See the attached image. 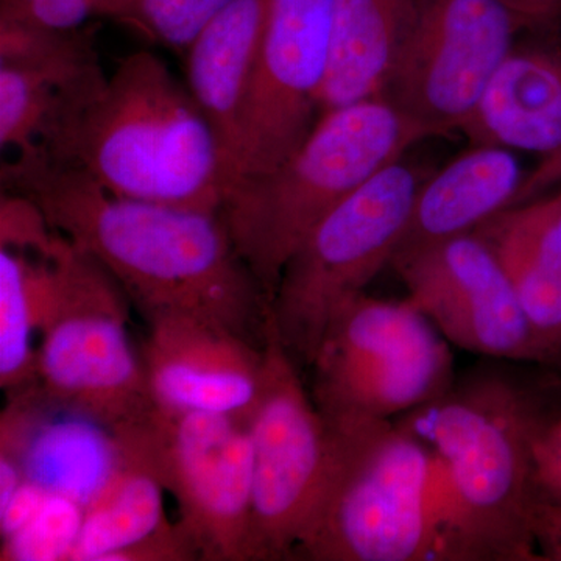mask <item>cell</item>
I'll return each mask as SVG.
<instances>
[{"label": "cell", "instance_id": "obj_1", "mask_svg": "<svg viewBox=\"0 0 561 561\" xmlns=\"http://www.w3.org/2000/svg\"><path fill=\"white\" fill-rule=\"evenodd\" d=\"M0 181L101 262L146 321L194 317L264 345L271 300L220 213L111 194L41 149L3 162Z\"/></svg>", "mask_w": 561, "mask_h": 561}, {"label": "cell", "instance_id": "obj_2", "mask_svg": "<svg viewBox=\"0 0 561 561\" xmlns=\"http://www.w3.org/2000/svg\"><path fill=\"white\" fill-rule=\"evenodd\" d=\"M39 149L135 201L220 213L230 184L219 139L186 81L150 50L122 58L98 90L65 95Z\"/></svg>", "mask_w": 561, "mask_h": 561}, {"label": "cell", "instance_id": "obj_3", "mask_svg": "<svg viewBox=\"0 0 561 561\" xmlns=\"http://www.w3.org/2000/svg\"><path fill=\"white\" fill-rule=\"evenodd\" d=\"M548 413L507 371L482 370L400 416L435 454L445 490L442 560L537 557L534 445Z\"/></svg>", "mask_w": 561, "mask_h": 561}, {"label": "cell", "instance_id": "obj_4", "mask_svg": "<svg viewBox=\"0 0 561 561\" xmlns=\"http://www.w3.org/2000/svg\"><path fill=\"white\" fill-rule=\"evenodd\" d=\"M426 138L386 98L370 99L321 114L311 135L280 164L232 181L220 216L268 300L309 232Z\"/></svg>", "mask_w": 561, "mask_h": 561}, {"label": "cell", "instance_id": "obj_5", "mask_svg": "<svg viewBox=\"0 0 561 561\" xmlns=\"http://www.w3.org/2000/svg\"><path fill=\"white\" fill-rule=\"evenodd\" d=\"M332 435L327 490L295 559L442 560L445 497L430 446L398 420Z\"/></svg>", "mask_w": 561, "mask_h": 561}, {"label": "cell", "instance_id": "obj_6", "mask_svg": "<svg viewBox=\"0 0 561 561\" xmlns=\"http://www.w3.org/2000/svg\"><path fill=\"white\" fill-rule=\"evenodd\" d=\"M130 306L101 262L57 231L41 276L36 387L114 432L157 409L128 332Z\"/></svg>", "mask_w": 561, "mask_h": 561}, {"label": "cell", "instance_id": "obj_7", "mask_svg": "<svg viewBox=\"0 0 561 561\" xmlns=\"http://www.w3.org/2000/svg\"><path fill=\"white\" fill-rule=\"evenodd\" d=\"M312 398L332 430L393 421L456 381L449 342L405 298L365 294L330 321L311 367Z\"/></svg>", "mask_w": 561, "mask_h": 561}, {"label": "cell", "instance_id": "obj_8", "mask_svg": "<svg viewBox=\"0 0 561 561\" xmlns=\"http://www.w3.org/2000/svg\"><path fill=\"white\" fill-rule=\"evenodd\" d=\"M424 176L408 157L391 162L332 209L291 254L271 313L297 365L311 367L332 317L390 265Z\"/></svg>", "mask_w": 561, "mask_h": 561}, {"label": "cell", "instance_id": "obj_9", "mask_svg": "<svg viewBox=\"0 0 561 561\" xmlns=\"http://www.w3.org/2000/svg\"><path fill=\"white\" fill-rule=\"evenodd\" d=\"M124 456L171 493L198 559L254 561L249 423L201 412L153 413L116 432Z\"/></svg>", "mask_w": 561, "mask_h": 561}, {"label": "cell", "instance_id": "obj_10", "mask_svg": "<svg viewBox=\"0 0 561 561\" xmlns=\"http://www.w3.org/2000/svg\"><path fill=\"white\" fill-rule=\"evenodd\" d=\"M254 561L294 560L327 490L334 435L268 313L264 381L249 420Z\"/></svg>", "mask_w": 561, "mask_h": 561}, {"label": "cell", "instance_id": "obj_11", "mask_svg": "<svg viewBox=\"0 0 561 561\" xmlns=\"http://www.w3.org/2000/svg\"><path fill=\"white\" fill-rule=\"evenodd\" d=\"M523 31L497 0H423L383 98L430 138L460 131Z\"/></svg>", "mask_w": 561, "mask_h": 561}, {"label": "cell", "instance_id": "obj_12", "mask_svg": "<svg viewBox=\"0 0 561 561\" xmlns=\"http://www.w3.org/2000/svg\"><path fill=\"white\" fill-rule=\"evenodd\" d=\"M332 7L334 0H265L234 181L276 168L320 121Z\"/></svg>", "mask_w": 561, "mask_h": 561}, {"label": "cell", "instance_id": "obj_13", "mask_svg": "<svg viewBox=\"0 0 561 561\" xmlns=\"http://www.w3.org/2000/svg\"><path fill=\"white\" fill-rule=\"evenodd\" d=\"M390 267L408 289V300L453 345L493 359L556 360L479 232L394 256Z\"/></svg>", "mask_w": 561, "mask_h": 561}, {"label": "cell", "instance_id": "obj_14", "mask_svg": "<svg viewBox=\"0 0 561 561\" xmlns=\"http://www.w3.org/2000/svg\"><path fill=\"white\" fill-rule=\"evenodd\" d=\"M147 324L140 359L157 408L249 423L264 381V345L194 317Z\"/></svg>", "mask_w": 561, "mask_h": 561}, {"label": "cell", "instance_id": "obj_15", "mask_svg": "<svg viewBox=\"0 0 561 561\" xmlns=\"http://www.w3.org/2000/svg\"><path fill=\"white\" fill-rule=\"evenodd\" d=\"M9 398L0 453L14 457L28 481L87 507L124 463L116 432L44 397L36 383Z\"/></svg>", "mask_w": 561, "mask_h": 561}, {"label": "cell", "instance_id": "obj_16", "mask_svg": "<svg viewBox=\"0 0 561 561\" xmlns=\"http://www.w3.org/2000/svg\"><path fill=\"white\" fill-rule=\"evenodd\" d=\"M460 133L471 144L545 154L561 165V39L518 41Z\"/></svg>", "mask_w": 561, "mask_h": 561}, {"label": "cell", "instance_id": "obj_17", "mask_svg": "<svg viewBox=\"0 0 561 561\" xmlns=\"http://www.w3.org/2000/svg\"><path fill=\"white\" fill-rule=\"evenodd\" d=\"M524 186L526 179L515 151L472 144L421 181L393 257L478 231L522 201Z\"/></svg>", "mask_w": 561, "mask_h": 561}, {"label": "cell", "instance_id": "obj_18", "mask_svg": "<svg viewBox=\"0 0 561 561\" xmlns=\"http://www.w3.org/2000/svg\"><path fill=\"white\" fill-rule=\"evenodd\" d=\"M264 13L265 0H232L203 27L183 55L187 88L219 139L230 184L238 175L242 114Z\"/></svg>", "mask_w": 561, "mask_h": 561}, {"label": "cell", "instance_id": "obj_19", "mask_svg": "<svg viewBox=\"0 0 561 561\" xmlns=\"http://www.w3.org/2000/svg\"><path fill=\"white\" fill-rule=\"evenodd\" d=\"M500 257L535 334L561 359V181L519 202L478 231Z\"/></svg>", "mask_w": 561, "mask_h": 561}, {"label": "cell", "instance_id": "obj_20", "mask_svg": "<svg viewBox=\"0 0 561 561\" xmlns=\"http://www.w3.org/2000/svg\"><path fill=\"white\" fill-rule=\"evenodd\" d=\"M423 0H334L321 114L383 98Z\"/></svg>", "mask_w": 561, "mask_h": 561}, {"label": "cell", "instance_id": "obj_21", "mask_svg": "<svg viewBox=\"0 0 561 561\" xmlns=\"http://www.w3.org/2000/svg\"><path fill=\"white\" fill-rule=\"evenodd\" d=\"M160 481L124 456L116 474L84 507L80 537L70 561H111L169 523Z\"/></svg>", "mask_w": 561, "mask_h": 561}, {"label": "cell", "instance_id": "obj_22", "mask_svg": "<svg viewBox=\"0 0 561 561\" xmlns=\"http://www.w3.org/2000/svg\"><path fill=\"white\" fill-rule=\"evenodd\" d=\"M0 65L32 70L65 95L83 94L108 79L98 50V27L57 28L0 9Z\"/></svg>", "mask_w": 561, "mask_h": 561}, {"label": "cell", "instance_id": "obj_23", "mask_svg": "<svg viewBox=\"0 0 561 561\" xmlns=\"http://www.w3.org/2000/svg\"><path fill=\"white\" fill-rule=\"evenodd\" d=\"M44 257L0 247V386L7 393L38 381L33 346L39 327Z\"/></svg>", "mask_w": 561, "mask_h": 561}, {"label": "cell", "instance_id": "obj_24", "mask_svg": "<svg viewBox=\"0 0 561 561\" xmlns=\"http://www.w3.org/2000/svg\"><path fill=\"white\" fill-rule=\"evenodd\" d=\"M65 94L54 81L0 65V147L16 154L39 149L60 116Z\"/></svg>", "mask_w": 561, "mask_h": 561}, {"label": "cell", "instance_id": "obj_25", "mask_svg": "<svg viewBox=\"0 0 561 561\" xmlns=\"http://www.w3.org/2000/svg\"><path fill=\"white\" fill-rule=\"evenodd\" d=\"M232 0H108L103 16L183 57L195 36Z\"/></svg>", "mask_w": 561, "mask_h": 561}, {"label": "cell", "instance_id": "obj_26", "mask_svg": "<svg viewBox=\"0 0 561 561\" xmlns=\"http://www.w3.org/2000/svg\"><path fill=\"white\" fill-rule=\"evenodd\" d=\"M84 507L50 494L39 512L16 534L2 540V561H70L80 537Z\"/></svg>", "mask_w": 561, "mask_h": 561}, {"label": "cell", "instance_id": "obj_27", "mask_svg": "<svg viewBox=\"0 0 561 561\" xmlns=\"http://www.w3.org/2000/svg\"><path fill=\"white\" fill-rule=\"evenodd\" d=\"M57 231L38 203L18 192H2L0 198V247L47 257Z\"/></svg>", "mask_w": 561, "mask_h": 561}, {"label": "cell", "instance_id": "obj_28", "mask_svg": "<svg viewBox=\"0 0 561 561\" xmlns=\"http://www.w3.org/2000/svg\"><path fill=\"white\" fill-rule=\"evenodd\" d=\"M535 483L541 502L561 504V415L542 424L534 445Z\"/></svg>", "mask_w": 561, "mask_h": 561}, {"label": "cell", "instance_id": "obj_29", "mask_svg": "<svg viewBox=\"0 0 561 561\" xmlns=\"http://www.w3.org/2000/svg\"><path fill=\"white\" fill-rule=\"evenodd\" d=\"M49 496V491L25 479L14 496L0 507V538L5 540L22 529L39 512Z\"/></svg>", "mask_w": 561, "mask_h": 561}, {"label": "cell", "instance_id": "obj_30", "mask_svg": "<svg viewBox=\"0 0 561 561\" xmlns=\"http://www.w3.org/2000/svg\"><path fill=\"white\" fill-rule=\"evenodd\" d=\"M527 25L529 31L556 27L561 22V0H497Z\"/></svg>", "mask_w": 561, "mask_h": 561}, {"label": "cell", "instance_id": "obj_31", "mask_svg": "<svg viewBox=\"0 0 561 561\" xmlns=\"http://www.w3.org/2000/svg\"><path fill=\"white\" fill-rule=\"evenodd\" d=\"M538 545L545 549L546 559L561 560V504L541 502L537 515Z\"/></svg>", "mask_w": 561, "mask_h": 561}]
</instances>
